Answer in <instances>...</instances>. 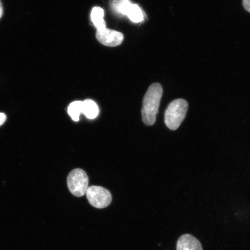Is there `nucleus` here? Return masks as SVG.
<instances>
[{"label": "nucleus", "mask_w": 250, "mask_h": 250, "mask_svg": "<svg viewBox=\"0 0 250 250\" xmlns=\"http://www.w3.org/2000/svg\"><path fill=\"white\" fill-rule=\"evenodd\" d=\"M163 95V88L160 83H152L146 91L143 102L142 109L143 123L147 126L155 123L156 115Z\"/></svg>", "instance_id": "nucleus-1"}, {"label": "nucleus", "mask_w": 250, "mask_h": 250, "mask_svg": "<svg viewBox=\"0 0 250 250\" xmlns=\"http://www.w3.org/2000/svg\"><path fill=\"white\" fill-rule=\"evenodd\" d=\"M188 104L186 100L179 99L171 102L166 110L165 122L168 129L175 130L179 127L186 117Z\"/></svg>", "instance_id": "nucleus-2"}, {"label": "nucleus", "mask_w": 250, "mask_h": 250, "mask_svg": "<svg viewBox=\"0 0 250 250\" xmlns=\"http://www.w3.org/2000/svg\"><path fill=\"white\" fill-rule=\"evenodd\" d=\"M88 184V176L85 171L81 168L72 170L67 177L68 189L75 196L81 197L85 195Z\"/></svg>", "instance_id": "nucleus-3"}, {"label": "nucleus", "mask_w": 250, "mask_h": 250, "mask_svg": "<svg viewBox=\"0 0 250 250\" xmlns=\"http://www.w3.org/2000/svg\"><path fill=\"white\" fill-rule=\"evenodd\" d=\"M86 195L90 204L97 208H107L110 205L112 201L110 192L102 187H88Z\"/></svg>", "instance_id": "nucleus-4"}, {"label": "nucleus", "mask_w": 250, "mask_h": 250, "mask_svg": "<svg viewBox=\"0 0 250 250\" xmlns=\"http://www.w3.org/2000/svg\"><path fill=\"white\" fill-rule=\"evenodd\" d=\"M96 37L103 45L111 47L120 45L124 40L123 34L121 32L107 28L102 30H97Z\"/></svg>", "instance_id": "nucleus-5"}, {"label": "nucleus", "mask_w": 250, "mask_h": 250, "mask_svg": "<svg viewBox=\"0 0 250 250\" xmlns=\"http://www.w3.org/2000/svg\"><path fill=\"white\" fill-rule=\"evenodd\" d=\"M177 250H203L201 243L189 234H184L178 240Z\"/></svg>", "instance_id": "nucleus-6"}, {"label": "nucleus", "mask_w": 250, "mask_h": 250, "mask_svg": "<svg viewBox=\"0 0 250 250\" xmlns=\"http://www.w3.org/2000/svg\"><path fill=\"white\" fill-rule=\"evenodd\" d=\"M99 107L92 100L87 99L83 102V114L90 120L95 119L99 114Z\"/></svg>", "instance_id": "nucleus-7"}, {"label": "nucleus", "mask_w": 250, "mask_h": 250, "mask_svg": "<svg viewBox=\"0 0 250 250\" xmlns=\"http://www.w3.org/2000/svg\"><path fill=\"white\" fill-rule=\"evenodd\" d=\"M104 11L100 7L93 8L91 12V20L97 30L105 29L106 24L104 20Z\"/></svg>", "instance_id": "nucleus-8"}, {"label": "nucleus", "mask_w": 250, "mask_h": 250, "mask_svg": "<svg viewBox=\"0 0 250 250\" xmlns=\"http://www.w3.org/2000/svg\"><path fill=\"white\" fill-rule=\"evenodd\" d=\"M126 15L134 23L142 22L144 21V13L139 6L131 4L127 11Z\"/></svg>", "instance_id": "nucleus-9"}, {"label": "nucleus", "mask_w": 250, "mask_h": 250, "mask_svg": "<svg viewBox=\"0 0 250 250\" xmlns=\"http://www.w3.org/2000/svg\"><path fill=\"white\" fill-rule=\"evenodd\" d=\"M83 102L76 101L71 103L68 107V113L74 121H80V117L83 113Z\"/></svg>", "instance_id": "nucleus-10"}, {"label": "nucleus", "mask_w": 250, "mask_h": 250, "mask_svg": "<svg viewBox=\"0 0 250 250\" xmlns=\"http://www.w3.org/2000/svg\"><path fill=\"white\" fill-rule=\"evenodd\" d=\"M131 4L129 0H114L112 2V7L118 13L126 15L128 8Z\"/></svg>", "instance_id": "nucleus-11"}, {"label": "nucleus", "mask_w": 250, "mask_h": 250, "mask_svg": "<svg viewBox=\"0 0 250 250\" xmlns=\"http://www.w3.org/2000/svg\"><path fill=\"white\" fill-rule=\"evenodd\" d=\"M243 5L246 10L250 12V0H243Z\"/></svg>", "instance_id": "nucleus-12"}, {"label": "nucleus", "mask_w": 250, "mask_h": 250, "mask_svg": "<svg viewBox=\"0 0 250 250\" xmlns=\"http://www.w3.org/2000/svg\"><path fill=\"white\" fill-rule=\"evenodd\" d=\"M6 120H7V116L4 113L0 112V126H1L2 124H4Z\"/></svg>", "instance_id": "nucleus-13"}, {"label": "nucleus", "mask_w": 250, "mask_h": 250, "mask_svg": "<svg viewBox=\"0 0 250 250\" xmlns=\"http://www.w3.org/2000/svg\"><path fill=\"white\" fill-rule=\"evenodd\" d=\"M3 14V7L1 0H0V19L2 17Z\"/></svg>", "instance_id": "nucleus-14"}]
</instances>
